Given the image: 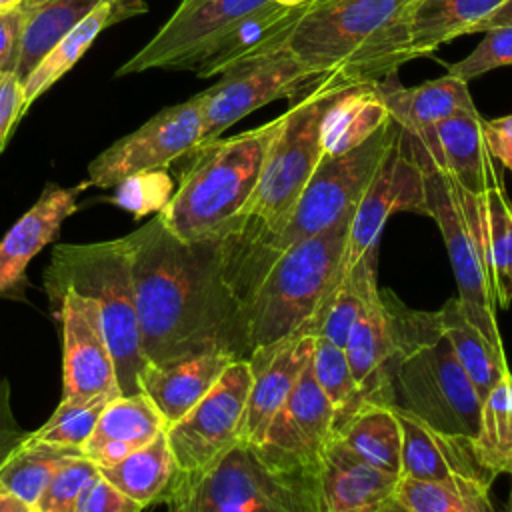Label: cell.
Returning <instances> with one entry per match:
<instances>
[{"label": "cell", "mask_w": 512, "mask_h": 512, "mask_svg": "<svg viewBox=\"0 0 512 512\" xmlns=\"http://www.w3.org/2000/svg\"><path fill=\"white\" fill-rule=\"evenodd\" d=\"M376 292V254H368L352 270L338 278L312 322V334L324 336L336 346L344 348L350 330L360 320Z\"/></svg>", "instance_id": "33"}, {"label": "cell", "mask_w": 512, "mask_h": 512, "mask_svg": "<svg viewBox=\"0 0 512 512\" xmlns=\"http://www.w3.org/2000/svg\"><path fill=\"white\" fill-rule=\"evenodd\" d=\"M334 436L358 458L400 476L402 432L390 406L362 404L334 430Z\"/></svg>", "instance_id": "32"}, {"label": "cell", "mask_w": 512, "mask_h": 512, "mask_svg": "<svg viewBox=\"0 0 512 512\" xmlns=\"http://www.w3.org/2000/svg\"><path fill=\"white\" fill-rule=\"evenodd\" d=\"M104 0H46L26 12L14 74L20 82L36 68L50 48L76 28Z\"/></svg>", "instance_id": "34"}, {"label": "cell", "mask_w": 512, "mask_h": 512, "mask_svg": "<svg viewBox=\"0 0 512 512\" xmlns=\"http://www.w3.org/2000/svg\"><path fill=\"white\" fill-rule=\"evenodd\" d=\"M392 410L402 432L400 478L492 486L496 476L478 462L472 440L438 432L404 410Z\"/></svg>", "instance_id": "18"}, {"label": "cell", "mask_w": 512, "mask_h": 512, "mask_svg": "<svg viewBox=\"0 0 512 512\" xmlns=\"http://www.w3.org/2000/svg\"><path fill=\"white\" fill-rule=\"evenodd\" d=\"M96 472V464L82 454L64 458L42 490L34 512H74L80 492Z\"/></svg>", "instance_id": "42"}, {"label": "cell", "mask_w": 512, "mask_h": 512, "mask_svg": "<svg viewBox=\"0 0 512 512\" xmlns=\"http://www.w3.org/2000/svg\"><path fill=\"white\" fill-rule=\"evenodd\" d=\"M394 212L426 216L424 174L410 154L402 132H398L350 216L342 274L352 270L364 256L376 254L382 230Z\"/></svg>", "instance_id": "14"}, {"label": "cell", "mask_w": 512, "mask_h": 512, "mask_svg": "<svg viewBox=\"0 0 512 512\" xmlns=\"http://www.w3.org/2000/svg\"><path fill=\"white\" fill-rule=\"evenodd\" d=\"M318 480L326 512H378L394 498L400 476L368 464L332 436L320 458Z\"/></svg>", "instance_id": "22"}, {"label": "cell", "mask_w": 512, "mask_h": 512, "mask_svg": "<svg viewBox=\"0 0 512 512\" xmlns=\"http://www.w3.org/2000/svg\"><path fill=\"white\" fill-rule=\"evenodd\" d=\"M86 188L88 182L70 188L48 182L32 208L4 234L0 240V298L24 284L28 264L58 236L64 220L78 210V196Z\"/></svg>", "instance_id": "20"}, {"label": "cell", "mask_w": 512, "mask_h": 512, "mask_svg": "<svg viewBox=\"0 0 512 512\" xmlns=\"http://www.w3.org/2000/svg\"><path fill=\"white\" fill-rule=\"evenodd\" d=\"M0 512H34V508L0 484Z\"/></svg>", "instance_id": "49"}, {"label": "cell", "mask_w": 512, "mask_h": 512, "mask_svg": "<svg viewBox=\"0 0 512 512\" xmlns=\"http://www.w3.org/2000/svg\"><path fill=\"white\" fill-rule=\"evenodd\" d=\"M342 88L322 78L282 112V124L264 154L256 188L244 210V222L258 232L280 228L292 212L322 158L324 110Z\"/></svg>", "instance_id": "9"}, {"label": "cell", "mask_w": 512, "mask_h": 512, "mask_svg": "<svg viewBox=\"0 0 512 512\" xmlns=\"http://www.w3.org/2000/svg\"><path fill=\"white\" fill-rule=\"evenodd\" d=\"M498 26H512V0H508L506 4H502L482 26L478 32H486L490 28H498Z\"/></svg>", "instance_id": "50"}, {"label": "cell", "mask_w": 512, "mask_h": 512, "mask_svg": "<svg viewBox=\"0 0 512 512\" xmlns=\"http://www.w3.org/2000/svg\"><path fill=\"white\" fill-rule=\"evenodd\" d=\"M436 320L456 360L474 384L480 400H484L496 388V384L510 374L506 354H500L466 318L456 296L436 312Z\"/></svg>", "instance_id": "31"}, {"label": "cell", "mask_w": 512, "mask_h": 512, "mask_svg": "<svg viewBox=\"0 0 512 512\" xmlns=\"http://www.w3.org/2000/svg\"><path fill=\"white\" fill-rule=\"evenodd\" d=\"M478 110L458 112L438 124L402 138L418 164L432 166L474 194L500 186L494 158L486 146Z\"/></svg>", "instance_id": "17"}, {"label": "cell", "mask_w": 512, "mask_h": 512, "mask_svg": "<svg viewBox=\"0 0 512 512\" xmlns=\"http://www.w3.org/2000/svg\"><path fill=\"white\" fill-rule=\"evenodd\" d=\"M202 142V98L166 106L134 132L110 144L88 164V186L114 188L118 182L148 170L176 164Z\"/></svg>", "instance_id": "12"}, {"label": "cell", "mask_w": 512, "mask_h": 512, "mask_svg": "<svg viewBox=\"0 0 512 512\" xmlns=\"http://www.w3.org/2000/svg\"><path fill=\"white\" fill-rule=\"evenodd\" d=\"M382 294L396 330L390 408L404 410L438 432L472 440L482 400L444 338L436 312L412 310L390 290Z\"/></svg>", "instance_id": "4"}, {"label": "cell", "mask_w": 512, "mask_h": 512, "mask_svg": "<svg viewBox=\"0 0 512 512\" xmlns=\"http://www.w3.org/2000/svg\"><path fill=\"white\" fill-rule=\"evenodd\" d=\"M24 0H0V14H8L14 10H20Z\"/></svg>", "instance_id": "52"}, {"label": "cell", "mask_w": 512, "mask_h": 512, "mask_svg": "<svg viewBox=\"0 0 512 512\" xmlns=\"http://www.w3.org/2000/svg\"><path fill=\"white\" fill-rule=\"evenodd\" d=\"M44 288L48 296L72 290L96 302L120 394L142 392L140 376L148 360L142 352L126 236L90 244H58L44 270Z\"/></svg>", "instance_id": "6"}, {"label": "cell", "mask_w": 512, "mask_h": 512, "mask_svg": "<svg viewBox=\"0 0 512 512\" xmlns=\"http://www.w3.org/2000/svg\"><path fill=\"white\" fill-rule=\"evenodd\" d=\"M26 114L22 82L14 72L0 74V152L6 148L8 138Z\"/></svg>", "instance_id": "45"}, {"label": "cell", "mask_w": 512, "mask_h": 512, "mask_svg": "<svg viewBox=\"0 0 512 512\" xmlns=\"http://www.w3.org/2000/svg\"><path fill=\"white\" fill-rule=\"evenodd\" d=\"M174 180L166 168L138 172L114 186L110 202L132 212L136 218L158 214L174 194Z\"/></svg>", "instance_id": "41"}, {"label": "cell", "mask_w": 512, "mask_h": 512, "mask_svg": "<svg viewBox=\"0 0 512 512\" xmlns=\"http://www.w3.org/2000/svg\"><path fill=\"white\" fill-rule=\"evenodd\" d=\"M502 66H512V26L486 30L482 42L468 56L448 66V74L470 82Z\"/></svg>", "instance_id": "43"}, {"label": "cell", "mask_w": 512, "mask_h": 512, "mask_svg": "<svg viewBox=\"0 0 512 512\" xmlns=\"http://www.w3.org/2000/svg\"><path fill=\"white\" fill-rule=\"evenodd\" d=\"M144 508L96 472L78 496L74 512H142Z\"/></svg>", "instance_id": "44"}, {"label": "cell", "mask_w": 512, "mask_h": 512, "mask_svg": "<svg viewBox=\"0 0 512 512\" xmlns=\"http://www.w3.org/2000/svg\"><path fill=\"white\" fill-rule=\"evenodd\" d=\"M472 448L478 462L494 476H512V374H506L482 400Z\"/></svg>", "instance_id": "35"}, {"label": "cell", "mask_w": 512, "mask_h": 512, "mask_svg": "<svg viewBox=\"0 0 512 512\" xmlns=\"http://www.w3.org/2000/svg\"><path fill=\"white\" fill-rule=\"evenodd\" d=\"M42 2H46V0H24V4H22L20 10H30V8H34V6L42 4Z\"/></svg>", "instance_id": "54"}, {"label": "cell", "mask_w": 512, "mask_h": 512, "mask_svg": "<svg viewBox=\"0 0 512 512\" xmlns=\"http://www.w3.org/2000/svg\"><path fill=\"white\" fill-rule=\"evenodd\" d=\"M506 512H512V490H510V498H508V508Z\"/></svg>", "instance_id": "56"}, {"label": "cell", "mask_w": 512, "mask_h": 512, "mask_svg": "<svg viewBox=\"0 0 512 512\" xmlns=\"http://www.w3.org/2000/svg\"><path fill=\"white\" fill-rule=\"evenodd\" d=\"M126 242L148 362L208 352L246 360L242 300L224 238L182 242L156 214Z\"/></svg>", "instance_id": "1"}, {"label": "cell", "mask_w": 512, "mask_h": 512, "mask_svg": "<svg viewBox=\"0 0 512 512\" xmlns=\"http://www.w3.org/2000/svg\"><path fill=\"white\" fill-rule=\"evenodd\" d=\"M168 512H326L318 470H280L238 442L206 470L180 476Z\"/></svg>", "instance_id": "7"}, {"label": "cell", "mask_w": 512, "mask_h": 512, "mask_svg": "<svg viewBox=\"0 0 512 512\" xmlns=\"http://www.w3.org/2000/svg\"><path fill=\"white\" fill-rule=\"evenodd\" d=\"M234 360L240 358L208 352L158 364L148 362L140 376V390L154 402L168 428L210 392Z\"/></svg>", "instance_id": "24"}, {"label": "cell", "mask_w": 512, "mask_h": 512, "mask_svg": "<svg viewBox=\"0 0 512 512\" xmlns=\"http://www.w3.org/2000/svg\"><path fill=\"white\" fill-rule=\"evenodd\" d=\"M270 0H180L158 32L118 70L116 76L146 70H192L202 50L236 20Z\"/></svg>", "instance_id": "15"}, {"label": "cell", "mask_w": 512, "mask_h": 512, "mask_svg": "<svg viewBox=\"0 0 512 512\" xmlns=\"http://www.w3.org/2000/svg\"><path fill=\"white\" fill-rule=\"evenodd\" d=\"M508 0H412L408 34L414 58L428 56L458 36L480 26Z\"/></svg>", "instance_id": "29"}, {"label": "cell", "mask_w": 512, "mask_h": 512, "mask_svg": "<svg viewBox=\"0 0 512 512\" xmlns=\"http://www.w3.org/2000/svg\"><path fill=\"white\" fill-rule=\"evenodd\" d=\"M308 8H288L274 0L236 20L198 56L192 72L198 78L220 76L228 68L264 56L288 44V38Z\"/></svg>", "instance_id": "21"}, {"label": "cell", "mask_w": 512, "mask_h": 512, "mask_svg": "<svg viewBox=\"0 0 512 512\" xmlns=\"http://www.w3.org/2000/svg\"><path fill=\"white\" fill-rule=\"evenodd\" d=\"M72 454L82 452L22 442L0 466V484L34 508L56 466Z\"/></svg>", "instance_id": "38"}, {"label": "cell", "mask_w": 512, "mask_h": 512, "mask_svg": "<svg viewBox=\"0 0 512 512\" xmlns=\"http://www.w3.org/2000/svg\"><path fill=\"white\" fill-rule=\"evenodd\" d=\"M332 436L334 408L320 390L308 362L292 394L272 416L262 438L252 446L274 468L318 470L322 452Z\"/></svg>", "instance_id": "16"}, {"label": "cell", "mask_w": 512, "mask_h": 512, "mask_svg": "<svg viewBox=\"0 0 512 512\" xmlns=\"http://www.w3.org/2000/svg\"><path fill=\"white\" fill-rule=\"evenodd\" d=\"M412 0H334L308 8L288 48L338 86L376 84L414 58L408 34Z\"/></svg>", "instance_id": "2"}, {"label": "cell", "mask_w": 512, "mask_h": 512, "mask_svg": "<svg viewBox=\"0 0 512 512\" xmlns=\"http://www.w3.org/2000/svg\"><path fill=\"white\" fill-rule=\"evenodd\" d=\"M62 332V402L120 396L116 366L92 298L62 290L50 296Z\"/></svg>", "instance_id": "13"}, {"label": "cell", "mask_w": 512, "mask_h": 512, "mask_svg": "<svg viewBox=\"0 0 512 512\" xmlns=\"http://www.w3.org/2000/svg\"><path fill=\"white\" fill-rule=\"evenodd\" d=\"M378 512H412V510H408L402 502H398L396 498H392V500H388Z\"/></svg>", "instance_id": "51"}, {"label": "cell", "mask_w": 512, "mask_h": 512, "mask_svg": "<svg viewBox=\"0 0 512 512\" xmlns=\"http://www.w3.org/2000/svg\"><path fill=\"white\" fill-rule=\"evenodd\" d=\"M166 430V420L144 394H120L100 412L96 426L82 446V456L96 468L110 466L138 448L150 444Z\"/></svg>", "instance_id": "25"}, {"label": "cell", "mask_w": 512, "mask_h": 512, "mask_svg": "<svg viewBox=\"0 0 512 512\" xmlns=\"http://www.w3.org/2000/svg\"><path fill=\"white\" fill-rule=\"evenodd\" d=\"M252 368L248 360H234L210 392L178 422L166 428V438L180 476H192L240 442Z\"/></svg>", "instance_id": "11"}, {"label": "cell", "mask_w": 512, "mask_h": 512, "mask_svg": "<svg viewBox=\"0 0 512 512\" xmlns=\"http://www.w3.org/2000/svg\"><path fill=\"white\" fill-rule=\"evenodd\" d=\"M312 334H296L276 346L250 354L252 386L246 400L240 442L256 444L272 416L292 394L314 350Z\"/></svg>", "instance_id": "19"}, {"label": "cell", "mask_w": 512, "mask_h": 512, "mask_svg": "<svg viewBox=\"0 0 512 512\" xmlns=\"http://www.w3.org/2000/svg\"><path fill=\"white\" fill-rule=\"evenodd\" d=\"M108 402L110 400H92V402L60 400L52 416L40 428L28 432L24 442L82 452V446L90 438L96 426V420Z\"/></svg>", "instance_id": "40"}, {"label": "cell", "mask_w": 512, "mask_h": 512, "mask_svg": "<svg viewBox=\"0 0 512 512\" xmlns=\"http://www.w3.org/2000/svg\"><path fill=\"white\" fill-rule=\"evenodd\" d=\"M282 6H288V8H310L316 0H274Z\"/></svg>", "instance_id": "53"}, {"label": "cell", "mask_w": 512, "mask_h": 512, "mask_svg": "<svg viewBox=\"0 0 512 512\" xmlns=\"http://www.w3.org/2000/svg\"><path fill=\"white\" fill-rule=\"evenodd\" d=\"M282 124V114L230 138L198 144L184 154L178 184L158 212L162 224L182 242L224 238L244 224V210L256 188L264 154Z\"/></svg>", "instance_id": "3"}, {"label": "cell", "mask_w": 512, "mask_h": 512, "mask_svg": "<svg viewBox=\"0 0 512 512\" xmlns=\"http://www.w3.org/2000/svg\"><path fill=\"white\" fill-rule=\"evenodd\" d=\"M24 18H26L24 10L0 14V74L14 72V66L18 62V52H20Z\"/></svg>", "instance_id": "47"}, {"label": "cell", "mask_w": 512, "mask_h": 512, "mask_svg": "<svg viewBox=\"0 0 512 512\" xmlns=\"http://www.w3.org/2000/svg\"><path fill=\"white\" fill-rule=\"evenodd\" d=\"M482 200L494 300L508 308L512 304V204L502 184L486 190Z\"/></svg>", "instance_id": "36"}, {"label": "cell", "mask_w": 512, "mask_h": 512, "mask_svg": "<svg viewBox=\"0 0 512 512\" xmlns=\"http://www.w3.org/2000/svg\"><path fill=\"white\" fill-rule=\"evenodd\" d=\"M380 88L390 118L406 134L422 132L458 112L476 110L468 82L448 72L410 88L388 78L380 82Z\"/></svg>", "instance_id": "27"}, {"label": "cell", "mask_w": 512, "mask_h": 512, "mask_svg": "<svg viewBox=\"0 0 512 512\" xmlns=\"http://www.w3.org/2000/svg\"><path fill=\"white\" fill-rule=\"evenodd\" d=\"M394 498L412 512H496L490 502V488L462 482L400 478Z\"/></svg>", "instance_id": "37"}, {"label": "cell", "mask_w": 512, "mask_h": 512, "mask_svg": "<svg viewBox=\"0 0 512 512\" xmlns=\"http://www.w3.org/2000/svg\"><path fill=\"white\" fill-rule=\"evenodd\" d=\"M418 166L424 174L426 216L442 232L458 286L456 298L466 318L500 354H506L496 322L482 194L466 190L452 176L432 166Z\"/></svg>", "instance_id": "8"}, {"label": "cell", "mask_w": 512, "mask_h": 512, "mask_svg": "<svg viewBox=\"0 0 512 512\" xmlns=\"http://www.w3.org/2000/svg\"><path fill=\"white\" fill-rule=\"evenodd\" d=\"M322 78L286 46L220 74L202 98V142H212L244 116L278 98H300Z\"/></svg>", "instance_id": "10"}, {"label": "cell", "mask_w": 512, "mask_h": 512, "mask_svg": "<svg viewBox=\"0 0 512 512\" xmlns=\"http://www.w3.org/2000/svg\"><path fill=\"white\" fill-rule=\"evenodd\" d=\"M482 130L492 158L512 172V114L482 120Z\"/></svg>", "instance_id": "48"}, {"label": "cell", "mask_w": 512, "mask_h": 512, "mask_svg": "<svg viewBox=\"0 0 512 512\" xmlns=\"http://www.w3.org/2000/svg\"><path fill=\"white\" fill-rule=\"evenodd\" d=\"M390 120L380 82L342 88L334 94L324 110L320 124L322 156L344 154Z\"/></svg>", "instance_id": "28"}, {"label": "cell", "mask_w": 512, "mask_h": 512, "mask_svg": "<svg viewBox=\"0 0 512 512\" xmlns=\"http://www.w3.org/2000/svg\"><path fill=\"white\" fill-rule=\"evenodd\" d=\"M396 350L394 318L378 288L350 330L344 352L364 404L390 406V374Z\"/></svg>", "instance_id": "23"}, {"label": "cell", "mask_w": 512, "mask_h": 512, "mask_svg": "<svg viewBox=\"0 0 512 512\" xmlns=\"http://www.w3.org/2000/svg\"><path fill=\"white\" fill-rule=\"evenodd\" d=\"M314 378L334 408V430L350 418L364 402L360 390L352 378V370L344 348L336 346L324 336L314 338L312 350Z\"/></svg>", "instance_id": "39"}, {"label": "cell", "mask_w": 512, "mask_h": 512, "mask_svg": "<svg viewBox=\"0 0 512 512\" xmlns=\"http://www.w3.org/2000/svg\"><path fill=\"white\" fill-rule=\"evenodd\" d=\"M144 0H104L100 2L76 28H72L64 38H60L50 52L36 64V68L22 82L24 108H28L52 88L90 48L98 34L120 20L138 16L146 12Z\"/></svg>", "instance_id": "26"}, {"label": "cell", "mask_w": 512, "mask_h": 512, "mask_svg": "<svg viewBox=\"0 0 512 512\" xmlns=\"http://www.w3.org/2000/svg\"><path fill=\"white\" fill-rule=\"evenodd\" d=\"M330 2H334V0H316L312 6H322V4H330ZM312 6H310V8H312Z\"/></svg>", "instance_id": "55"}, {"label": "cell", "mask_w": 512, "mask_h": 512, "mask_svg": "<svg viewBox=\"0 0 512 512\" xmlns=\"http://www.w3.org/2000/svg\"><path fill=\"white\" fill-rule=\"evenodd\" d=\"M28 430H24L12 410L10 402V382L0 376V466L8 460V456L20 448L26 440Z\"/></svg>", "instance_id": "46"}, {"label": "cell", "mask_w": 512, "mask_h": 512, "mask_svg": "<svg viewBox=\"0 0 512 512\" xmlns=\"http://www.w3.org/2000/svg\"><path fill=\"white\" fill-rule=\"evenodd\" d=\"M348 224L350 216L290 244L260 274L242 308L246 360L296 334H312V322L342 274Z\"/></svg>", "instance_id": "5"}, {"label": "cell", "mask_w": 512, "mask_h": 512, "mask_svg": "<svg viewBox=\"0 0 512 512\" xmlns=\"http://www.w3.org/2000/svg\"><path fill=\"white\" fill-rule=\"evenodd\" d=\"M98 472L142 508L168 502L180 478L166 430L150 444L110 466L98 468Z\"/></svg>", "instance_id": "30"}]
</instances>
